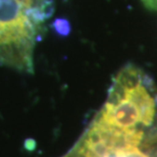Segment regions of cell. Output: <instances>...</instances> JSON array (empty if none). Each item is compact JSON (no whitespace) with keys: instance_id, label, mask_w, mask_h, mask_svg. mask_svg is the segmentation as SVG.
Returning a JSON list of instances; mask_svg holds the SVG:
<instances>
[{"instance_id":"4","label":"cell","mask_w":157,"mask_h":157,"mask_svg":"<svg viewBox=\"0 0 157 157\" xmlns=\"http://www.w3.org/2000/svg\"><path fill=\"white\" fill-rule=\"evenodd\" d=\"M62 157H70V156H68V155H67V154H65V155H64V156H62Z\"/></svg>"},{"instance_id":"3","label":"cell","mask_w":157,"mask_h":157,"mask_svg":"<svg viewBox=\"0 0 157 157\" xmlns=\"http://www.w3.org/2000/svg\"><path fill=\"white\" fill-rule=\"evenodd\" d=\"M142 1L147 7L157 10V0H142Z\"/></svg>"},{"instance_id":"1","label":"cell","mask_w":157,"mask_h":157,"mask_svg":"<svg viewBox=\"0 0 157 157\" xmlns=\"http://www.w3.org/2000/svg\"><path fill=\"white\" fill-rule=\"evenodd\" d=\"M70 157H157V87L128 64L114 77L106 101Z\"/></svg>"},{"instance_id":"2","label":"cell","mask_w":157,"mask_h":157,"mask_svg":"<svg viewBox=\"0 0 157 157\" xmlns=\"http://www.w3.org/2000/svg\"><path fill=\"white\" fill-rule=\"evenodd\" d=\"M51 0H0V64L33 73L34 52Z\"/></svg>"}]
</instances>
